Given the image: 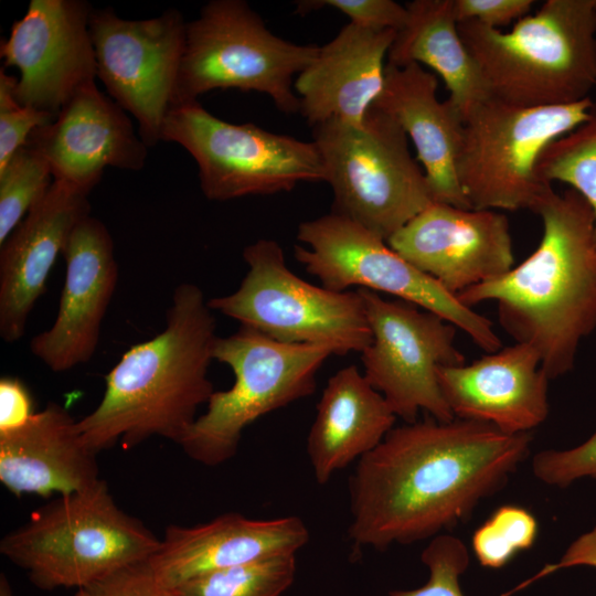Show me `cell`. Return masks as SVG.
I'll use <instances>...</instances> for the list:
<instances>
[{
	"mask_svg": "<svg viewBox=\"0 0 596 596\" xmlns=\"http://www.w3.org/2000/svg\"><path fill=\"white\" fill-rule=\"evenodd\" d=\"M531 443V433L460 418L392 428L349 480L353 547L384 551L451 530L507 485Z\"/></svg>",
	"mask_w": 596,
	"mask_h": 596,
	"instance_id": "1",
	"label": "cell"
},
{
	"mask_svg": "<svg viewBox=\"0 0 596 596\" xmlns=\"http://www.w3.org/2000/svg\"><path fill=\"white\" fill-rule=\"evenodd\" d=\"M532 212L543 226L535 251L456 297L470 308L497 301L500 326L539 353L551 381L574 369L581 342L596 328L595 217L576 191L557 193L552 185Z\"/></svg>",
	"mask_w": 596,
	"mask_h": 596,
	"instance_id": "2",
	"label": "cell"
},
{
	"mask_svg": "<svg viewBox=\"0 0 596 596\" xmlns=\"http://www.w3.org/2000/svg\"><path fill=\"white\" fill-rule=\"evenodd\" d=\"M212 311L199 286L174 289L164 329L123 354L105 375L99 404L77 421L92 451L117 443L128 450L152 436L180 444L214 392L207 375L217 339Z\"/></svg>",
	"mask_w": 596,
	"mask_h": 596,
	"instance_id": "3",
	"label": "cell"
},
{
	"mask_svg": "<svg viewBox=\"0 0 596 596\" xmlns=\"http://www.w3.org/2000/svg\"><path fill=\"white\" fill-rule=\"evenodd\" d=\"M458 30L493 98L555 106L596 88V0H547L508 32L472 21Z\"/></svg>",
	"mask_w": 596,
	"mask_h": 596,
	"instance_id": "4",
	"label": "cell"
},
{
	"mask_svg": "<svg viewBox=\"0 0 596 596\" xmlns=\"http://www.w3.org/2000/svg\"><path fill=\"white\" fill-rule=\"evenodd\" d=\"M140 520L121 510L107 483L55 500L35 510L6 534L0 552L40 589H77L127 566L148 561L159 549Z\"/></svg>",
	"mask_w": 596,
	"mask_h": 596,
	"instance_id": "5",
	"label": "cell"
},
{
	"mask_svg": "<svg viewBox=\"0 0 596 596\" xmlns=\"http://www.w3.org/2000/svg\"><path fill=\"white\" fill-rule=\"evenodd\" d=\"M332 211L387 240L434 201L408 137L372 106L361 124L327 121L312 127Z\"/></svg>",
	"mask_w": 596,
	"mask_h": 596,
	"instance_id": "6",
	"label": "cell"
},
{
	"mask_svg": "<svg viewBox=\"0 0 596 596\" xmlns=\"http://www.w3.org/2000/svg\"><path fill=\"white\" fill-rule=\"evenodd\" d=\"M332 354L327 347L283 343L247 326L217 337L214 360L230 366L234 383L213 392L179 446L204 466L226 462L248 425L316 391L317 374Z\"/></svg>",
	"mask_w": 596,
	"mask_h": 596,
	"instance_id": "7",
	"label": "cell"
},
{
	"mask_svg": "<svg viewBox=\"0 0 596 596\" xmlns=\"http://www.w3.org/2000/svg\"><path fill=\"white\" fill-rule=\"evenodd\" d=\"M590 97L519 106L489 97L464 119L457 178L472 209L533 211L552 185L538 173L544 150L593 115Z\"/></svg>",
	"mask_w": 596,
	"mask_h": 596,
	"instance_id": "8",
	"label": "cell"
},
{
	"mask_svg": "<svg viewBox=\"0 0 596 596\" xmlns=\"http://www.w3.org/2000/svg\"><path fill=\"white\" fill-rule=\"evenodd\" d=\"M318 50L275 35L244 0L209 1L187 22L172 106L199 100L214 89L235 88L265 94L278 110L297 113L294 77Z\"/></svg>",
	"mask_w": 596,
	"mask_h": 596,
	"instance_id": "9",
	"label": "cell"
},
{
	"mask_svg": "<svg viewBox=\"0 0 596 596\" xmlns=\"http://www.w3.org/2000/svg\"><path fill=\"white\" fill-rule=\"evenodd\" d=\"M248 270L238 288L207 300L213 311L283 343L322 345L336 355L362 353L372 341L360 291L312 285L286 265L281 246L260 238L247 245Z\"/></svg>",
	"mask_w": 596,
	"mask_h": 596,
	"instance_id": "10",
	"label": "cell"
},
{
	"mask_svg": "<svg viewBox=\"0 0 596 596\" xmlns=\"http://www.w3.org/2000/svg\"><path fill=\"white\" fill-rule=\"evenodd\" d=\"M161 141L175 142L195 160L207 200L289 192L301 182H324L313 141L275 134L254 124H232L199 100L172 106Z\"/></svg>",
	"mask_w": 596,
	"mask_h": 596,
	"instance_id": "11",
	"label": "cell"
},
{
	"mask_svg": "<svg viewBox=\"0 0 596 596\" xmlns=\"http://www.w3.org/2000/svg\"><path fill=\"white\" fill-rule=\"evenodd\" d=\"M297 240L304 245H295V258L322 287L392 295L444 318L488 353L502 348L487 317L461 304L360 224L331 212L300 223Z\"/></svg>",
	"mask_w": 596,
	"mask_h": 596,
	"instance_id": "12",
	"label": "cell"
},
{
	"mask_svg": "<svg viewBox=\"0 0 596 596\" xmlns=\"http://www.w3.org/2000/svg\"><path fill=\"white\" fill-rule=\"evenodd\" d=\"M358 290L372 332L361 353L364 377L405 423L416 422L421 411L439 422L453 421L437 371L466 363L455 345L457 328L409 302Z\"/></svg>",
	"mask_w": 596,
	"mask_h": 596,
	"instance_id": "13",
	"label": "cell"
},
{
	"mask_svg": "<svg viewBox=\"0 0 596 596\" xmlns=\"http://www.w3.org/2000/svg\"><path fill=\"white\" fill-rule=\"evenodd\" d=\"M185 28L182 13L172 8L143 20L123 19L109 7L91 13L97 77L108 96L136 119L148 148L161 141L174 102Z\"/></svg>",
	"mask_w": 596,
	"mask_h": 596,
	"instance_id": "14",
	"label": "cell"
},
{
	"mask_svg": "<svg viewBox=\"0 0 596 596\" xmlns=\"http://www.w3.org/2000/svg\"><path fill=\"white\" fill-rule=\"evenodd\" d=\"M93 7L84 0H31L0 43L6 66L19 71L17 100L52 114L95 82L97 64L89 32Z\"/></svg>",
	"mask_w": 596,
	"mask_h": 596,
	"instance_id": "15",
	"label": "cell"
},
{
	"mask_svg": "<svg viewBox=\"0 0 596 596\" xmlns=\"http://www.w3.org/2000/svg\"><path fill=\"white\" fill-rule=\"evenodd\" d=\"M387 244L455 296L514 266L509 221L494 210L435 201L393 234Z\"/></svg>",
	"mask_w": 596,
	"mask_h": 596,
	"instance_id": "16",
	"label": "cell"
},
{
	"mask_svg": "<svg viewBox=\"0 0 596 596\" xmlns=\"http://www.w3.org/2000/svg\"><path fill=\"white\" fill-rule=\"evenodd\" d=\"M29 143L47 162L54 180L86 195L107 167L139 171L148 156L127 113L95 82L79 88L52 121L36 128Z\"/></svg>",
	"mask_w": 596,
	"mask_h": 596,
	"instance_id": "17",
	"label": "cell"
},
{
	"mask_svg": "<svg viewBox=\"0 0 596 596\" xmlns=\"http://www.w3.org/2000/svg\"><path fill=\"white\" fill-rule=\"evenodd\" d=\"M62 254L66 272L55 320L30 343L32 354L53 372L92 359L118 281L113 237L91 214L76 224Z\"/></svg>",
	"mask_w": 596,
	"mask_h": 596,
	"instance_id": "18",
	"label": "cell"
},
{
	"mask_svg": "<svg viewBox=\"0 0 596 596\" xmlns=\"http://www.w3.org/2000/svg\"><path fill=\"white\" fill-rule=\"evenodd\" d=\"M455 418L490 424L508 434L531 433L549 416V377L539 353L514 343L470 364L437 371Z\"/></svg>",
	"mask_w": 596,
	"mask_h": 596,
	"instance_id": "19",
	"label": "cell"
},
{
	"mask_svg": "<svg viewBox=\"0 0 596 596\" xmlns=\"http://www.w3.org/2000/svg\"><path fill=\"white\" fill-rule=\"evenodd\" d=\"M308 541L299 517L251 519L230 512L192 526H168L148 564L156 578L173 589L212 571L297 555Z\"/></svg>",
	"mask_w": 596,
	"mask_h": 596,
	"instance_id": "20",
	"label": "cell"
},
{
	"mask_svg": "<svg viewBox=\"0 0 596 596\" xmlns=\"http://www.w3.org/2000/svg\"><path fill=\"white\" fill-rule=\"evenodd\" d=\"M88 195L54 180L0 245V337L20 340L50 272L76 224L91 214Z\"/></svg>",
	"mask_w": 596,
	"mask_h": 596,
	"instance_id": "21",
	"label": "cell"
},
{
	"mask_svg": "<svg viewBox=\"0 0 596 596\" xmlns=\"http://www.w3.org/2000/svg\"><path fill=\"white\" fill-rule=\"evenodd\" d=\"M396 31L349 22L297 75L299 113L315 127L327 121L361 124L380 96Z\"/></svg>",
	"mask_w": 596,
	"mask_h": 596,
	"instance_id": "22",
	"label": "cell"
},
{
	"mask_svg": "<svg viewBox=\"0 0 596 596\" xmlns=\"http://www.w3.org/2000/svg\"><path fill=\"white\" fill-rule=\"evenodd\" d=\"M435 74L413 63L386 62L383 89L372 106L392 117L412 140L434 201L472 209L457 178L464 118L447 98H437Z\"/></svg>",
	"mask_w": 596,
	"mask_h": 596,
	"instance_id": "23",
	"label": "cell"
},
{
	"mask_svg": "<svg viewBox=\"0 0 596 596\" xmlns=\"http://www.w3.org/2000/svg\"><path fill=\"white\" fill-rule=\"evenodd\" d=\"M96 455L77 421L51 402L22 426L0 433V481L17 497L84 491L100 480Z\"/></svg>",
	"mask_w": 596,
	"mask_h": 596,
	"instance_id": "24",
	"label": "cell"
},
{
	"mask_svg": "<svg viewBox=\"0 0 596 596\" xmlns=\"http://www.w3.org/2000/svg\"><path fill=\"white\" fill-rule=\"evenodd\" d=\"M396 415L355 365L327 382L307 437V455L319 485L377 447Z\"/></svg>",
	"mask_w": 596,
	"mask_h": 596,
	"instance_id": "25",
	"label": "cell"
},
{
	"mask_svg": "<svg viewBox=\"0 0 596 596\" xmlns=\"http://www.w3.org/2000/svg\"><path fill=\"white\" fill-rule=\"evenodd\" d=\"M406 11L405 22L389 50L387 63H416L434 70L449 92L448 99L465 119L475 106L491 96L460 36L454 0H414L406 4Z\"/></svg>",
	"mask_w": 596,
	"mask_h": 596,
	"instance_id": "26",
	"label": "cell"
},
{
	"mask_svg": "<svg viewBox=\"0 0 596 596\" xmlns=\"http://www.w3.org/2000/svg\"><path fill=\"white\" fill-rule=\"evenodd\" d=\"M296 555L212 571L172 590L175 596H280L296 577Z\"/></svg>",
	"mask_w": 596,
	"mask_h": 596,
	"instance_id": "27",
	"label": "cell"
},
{
	"mask_svg": "<svg viewBox=\"0 0 596 596\" xmlns=\"http://www.w3.org/2000/svg\"><path fill=\"white\" fill-rule=\"evenodd\" d=\"M538 173L552 184H568L590 206L596 232V110L583 125L552 142L542 153Z\"/></svg>",
	"mask_w": 596,
	"mask_h": 596,
	"instance_id": "28",
	"label": "cell"
},
{
	"mask_svg": "<svg viewBox=\"0 0 596 596\" xmlns=\"http://www.w3.org/2000/svg\"><path fill=\"white\" fill-rule=\"evenodd\" d=\"M53 181L47 162L29 142L0 169V245L46 195Z\"/></svg>",
	"mask_w": 596,
	"mask_h": 596,
	"instance_id": "29",
	"label": "cell"
},
{
	"mask_svg": "<svg viewBox=\"0 0 596 596\" xmlns=\"http://www.w3.org/2000/svg\"><path fill=\"white\" fill-rule=\"evenodd\" d=\"M539 533L536 518L526 509L501 505L473 532L472 551L483 567L501 568L529 550Z\"/></svg>",
	"mask_w": 596,
	"mask_h": 596,
	"instance_id": "30",
	"label": "cell"
},
{
	"mask_svg": "<svg viewBox=\"0 0 596 596\" xmlns=\"http://www.w3.org/2000/svg\"><path fill=\"white\" fill-rule=\"evenodd\" d=\"M428 568L427 582L413 589H394L389 596H464L460 576L470 562L468 549L457 536L441 533L430 539L421 554Z\"/></svg>",
	"mask_w": 596,
	"mask_h": 596,
	"instance_id": "31",
	"label": "cell"
},
{
	"mask_svg": "<svg viewBox=\"0 0 596 596\" xmlns=\"http://www.w3.org/2000/svg\"><path fill=\"white\" fill-rule=\"evenodd\" d=\"M18 76L0 68V169L29 142L31 134L55 117L46 111L20 104L14 95Z\"/></svg>",
	"mask_w": 596,
	"mask_h": 596,
	"instance_id": "32",
	"label": "cell"
},
{
	"mask_svg": "<svg viewBox=\"0 0 596 596\" xmlns=\"http://www.w3.org/2000/svg\"><path fill=\"white\" fill-rule=\"evenodd\" d=\"M532 472L541 482L557 488L582 478L596 479V432L573 448L539 451L532 459Z\"/></svg>",
	"mask_w": 596,
	"mask_h": 596,
	"instance_id": "33",
	"label": "cell"
},
{
	"mask_svg": "<svg viewBox=\"0 0 596 596\" xmlns=\"http://www.w3.org/2000/svg\"><path fill=\"white\" fill-rule=\"evenodd\" d=\"M323 7L334 8L350 22L372 30L398 31L406 19V6L393 0H302L297 1L296 12L306 14Z\"/></svg>",
	"mask_w": 596,
	"mask_h": 596,
	"instance_id": "34",
	"label": "cell"
},
{
	"mask_svg": "<svg viewBox=\"0 0 596 596\" xmlns=\"http://www.w3.org/2000/svg\"><path fill=\"white\" fill-rule=\"evenodd\" d=\"M75 596H175L153 575L148 561L119 570L77 589Z\"/></svg>",
	"mask_w": 596,
	"mask_h": 596,
	"instance_id": "35",
	"label": "cell"
},
{
	"mask_svg": "<svg viewBox=\"0 0 596 596\" xmlns=\"http://www.w3.org/2000/svg\"><path fill=\"white\" fill-rule=\"evenodd\" d=\"M533 0H454L458 23L472 21L499 29L530 14Z\"/></svg>",
	"mask_w": 596,
	"mask_h": 596,
	"instance_id": "36",
	"label": "cell"
},
{
	"mask_svg": "<svg viewBox=\"0 0 596 596\" xmlns=\"http://www.w3.org/2000/svg\"><path fill=\"white\" fill-rule=\"evenodd\" d=\"M575 566H589L596 568V525L577 536L567 546L562 557L556 563L545 564L533 576L521 582L501 596H512L543 577L552 575L561 570Z\"/></svg>",
	"mask_w": 596,
	"mask_h": 596,
	"instance_id": "37",
	"label": "cell"
},
{
	"mask_svg": "<svg viewBox=\"0 0 596 596\" xmlns=\"http://www.w3.org/2000/svg\"><path fill=\"white\" fill-rule=\"evenodd\" d=\"M33 401L25 384L13 376L0 380V433L18 428L34 414Z\"/></svg>",
	"mask_w": 596,
	"mask_h": 596,
	"instance_id": "38",
	"label": "cell"
},
{
	"mask_svg": "<svg viewBox=\"0 0 596 596\" xmlns=\"http://www.w3.org/2000/svg\"><path fill=\"white\" fill-rule=\"evenodd\" d=\"M0 596H14L8 577L3 573L0 575Z\"/></svg>",
	"mask_w": 596,
	"mask_h": 596,
	"instance_id": "39",
	"label": "cell"
}]
</instances>
